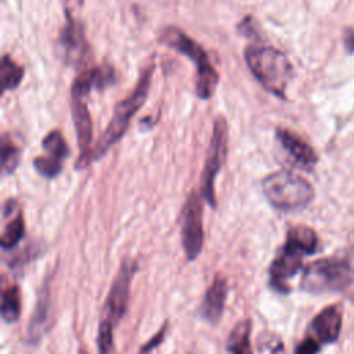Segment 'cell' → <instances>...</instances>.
Returning <instances> with one entry per match:
<instances>
[{
  "mask_svg": "<svg viewBox=\"0 0 354 354\" xmlns=\"http://www.w3.org/2000/svg\"><path fill=\"white\" fill-rule=\"evenodd\" d=\"M47 296L44 295L43 297L39 299L37 306H36V311L35 315L32 317L30 325H29V335L35 339L37 335H40V329H43V325L46 322L47 318Z\"/></svg>",
  "mask_w": 354,
  "mask_h": 354,
  "instance_id": "44dd1931",
  "label": "cell"
},
{
  "mask_svg": "<svg viewBox=\"0 0 354 354\" xmlns=\"http://www.w3.org/2000/svg\"><path fill=\"white\" fill-rule=\"evenodd\" d=\"M24 77V69L8 55H3L1 58V82L3 90H12L18 87Z\"/></svg>",
  "mask_w": 354,
  "mask_h": 354,
  "instance_id": "d6986e66",
  "label": "cell"
},
{
  "mask_svg": "<svg viewBox=\"0 0 354 354\" xmlns=\"http://www.w3.org/2000/svg\"><path fill=\"white\" fill-rule=\"evenodd\" d=\"M245 59L252 75L266 90L277 97H285L293 68L282 51L271 46L254 44L246 48Z\"/></svg>",
  "mask_w": 354,
  "mask_h": 354,
  "instance_id": "7a4b0ae2",
  "label": "cell"
},
{
  "mask_svg": "<svg viewBox=\"0 0 354 354\" xmlns=\"http://www.w3.org/2000/svg\"><path fill=\"white\" fill-rule=\"evenodd\" d=\"M252 322L250 319L239 321L230 332L225 350L227 354H253L250 344Z\"/></svg>",
  "mask_w": 354,
  "mask_h": 354,
  "instance_id": "e0dca14e",
  "label": "cell"
},
{
  "mask_svg": "<svg viewBox=\"0 0 354 354\" xmlns=\"http://www.w3.org/2000/svg\"><path fill=\"white\" fill-rule=\"evenodd\" d=\"M72 100V118L76 129L77 144H79V158L76 162V169H84L93 162V123L90 112L87 108V95L77 93L71 94Z\"/></svg>",
  "mask_w": 354,
  "mask_h": 354,
  "instance_id": "9c48e42d",
  "label": "cell"
},
{
  "mask_svg": "<svg viewBox=\"0 0 354 354\" xmlns=\"http://www.w3.org/2000/svg\"><path fill=\"white\" fill-rule=\"evenodd\" d=\"M344 47L347 51H354V29H347L344 33Z\"/></svg>",
  "mask_w": 354,
  "mask_h": 354,
  "instance_id": "cb8c5ba5",
  "label": "cell"
},
{
  "mask_svg": "<svg viewBox=\"0 0 354 354\" xmlns=\"http://www.w3.org/2000/svg\"><path fill=\"white\" fill-rule=\"evenodd\" d=\"M3 217L4 227L1 232V246L3 249H11L22 239L25 232L24 217L18 207V203L14 199L6 202L3 209Z\"/></svg>",
  "mask_w": 354,
  "mask_h": 354,
  "instance_id": "2e32d148",
  "label": "cell"
},
{
  "mask_svg": "<svg viewBox=\"0 0 354 354\" xmlns=\"http://www.w3.org/2000/svg\"><path fill=\"white\" fill-rule=\"evenodd\" d=\"M261 187L271 206L282 212L304 209L314 199L311 184L301 176L286 170L268 174Z\"/></svg>",
  "mask_w": 354,
  "mask_h": 354,
  "instance_id": "5b68a950",
  "label": "cell"
},
{
  "mask_svg": "<svg viewBox=\"0 0 354 354\" xmlns=\"http://www.w3.org/2000/svg\"><path fill=\"white\" fill-rule=\"evenodd\" d=\"M354 281V253L346 250L310 263L300 286L310 293L340 292Z\"/></svg>",
  "mask_w": 354,
  "mask_h": 354,
  "instance_id": "6da1fadb",
  "label": "cell"
},
{
  "mask_svg": "<svg viewBox=\"0 0 354 354\" xmlns=\"http://www.w3.org/2000/svg\"><path fill=\"white\" fill-rule=\"evenodd\" d=\"M65 1V12L73 14V11L83 4L84 0H64Z\"/></svg>",
  "mask_w": 354,
  "mask_h": 354,
  "instance_id": "d4e9b609",
  "label": "cell"
},
{
  "mask_svg": "<svg viewBox=\"0 0 354 354\" xmlns=\"http://www.w3.org/2000/svg\"><path fill=\"white\" fill-rule=\"evenodd\" d=\"M279 144L282 148L289 153V156L303 169H313L317 162L318 156L313 147L307 144L303 138L296 136L295 133L285 130V129H278L275 133Z\"/></svg>",
  "mask_w": 354,
  "mask_h": 354,
  "instance_id": "5bb4252c",
  "label": "cell"
},
{
  "mask_svg": "<svg viewBox=\"0 0 354 354\" xmlns=\"http://www.w3.org/2000/svg\"><path fill=\"white\" fill-rule=\"evenodd\" d=\"M21 314V293L17 285L4 289L1 296V317L6 322H15Z\"/></svg>",
  "mask_w": 354,
  "mask_h": 354,
  "instance_id": "ac0fdd59",
  "label": "cell"
},
{
  "mask_svg": "<svg viewBox=\"0 0 354 354\" xmlns=\"http://www.w3.org/2000/svg\"><path fill=\"white\" fill-rule=\"evenodd\" d=\"M166 330H167V324H165L156 335H153L147 343H144V346L140 348L138 354H151L158 346H160V343L163 342L165 339V335H166Z\"/></svg>",
  "mask_w": 354,
  "mask_h": 354,
  "instance_id": "7402d4cb",
  "label": "cell"
},
{
  "mask_svg": "<svg viewBox=\"0 0 354 354\" xmlns=\"http://www.w3.org/2000/svg\"><path fill=\"white\" fill-rule=\"evenodd\" d=\"M1 170L4 174H11L19 163V148L7 136L1 140Z\"/></svg>",
  "mask_w": 354,
  "mask_h": 354,
  "instance_id": "ffe728a7",
  "label": "cell"
},
{
  "mask_svg": "<svg viewBox=\"0 0 354 354\" xmlns=\"http://www.w3.org/2000/svg\"><path fill=\"white\" fill-rule=\"evenodd\" d=\"M181 243L188 260H195L203 248L202 203L198 194L191 192L181 212Z\"/></svg>",
  "mask_w": 354,
  "mask_h": 354,
  "instance_id": "52a82bcc",
  "label": "cell"
},
{
  "mask_svg": "<svg viewBox=\"0 0 354 354\" xmlns=\"http://www.w3.org/2000/svg\"><path fill=\"white\" fill-rule=\"evenodd\" d=\"M227 142H228V126L225 119L223 116H218L213 123V133H212L210 147L207 151L206 163L203 167L202 187H201L202 196L212 207H216L214 181L227 156Z\"/></svg>",
  "mask_w": 354,
  "mask_h": 354,
  "instance_id": "8992f818",
  "label": "cell"
},
{
  "mask_svg": "<svg viewBox=\"0 0 354 354\" xmlns=\"http://www.w3.org/2000/svg\"><path fill=\"white\" fill-rule=\"evenodd\" d=\"M43 153L37 156L33 162L37 173L46 178L57 177L64 166L69 151L64 140V136L58 130L50 131L41 141Z\"/></svg>",
  "mask_w": 354,
  "mask_h": 354,
  "instance_id": "8fae6325",
  "label": "cell"
},
{
  "mask_svg": "<svg viewBox=\"0 0 354 354\" xmlns=\"http://www.w3.org/2000/svg\"><path fill=\"white\" fill-rule=\"evenodd\" d=\"M152 73L153 65H149L147 69L142 71L134 90L115 106L111 122L101 134L98 142L94 145L93 160H97L101 156H104L108 152V149L123 137L130 124L131 118L138 112V109L147 100Z\"/></svg>",
  "mask_w": 354,
  "mask_h": 354,
  "instance_id": "3957f363",
  "label": "cell"
},
{
  "mask_svg": "<svg viewBox=\"0 0 354 354\" xmlns=\"http://www.w3.org/2000/svg\"><path fill=\"white\" fill-rule=\"evenodd\" d=\"M136 268H137L136 261H131V260H124L120 264V268L111 285L106 301L104 304L101 319L109 321L116 326V324L123 318L127 310L130 286H131V279L134 277Z\"/></svg>",
  "mask_w": 354,
  "mask_h": 354,
  "instance_id": "ba28073f",
  "label": "cell"
},
{
  "mask_svg": "<svg viewBox=\"0 0 354 354\" xmlns=\"http://www.w3.org/2000/svg\"><path fill=\"white\" fill-rule=\"evenodd\" d=\"M227 281L217 275L212 285L207 288L203 300L199 307V314L201 317L207 321L209 324H217L223 315V310L225 306V299H227Z\"/></svg>",
  "mask_w": 354,
  "mask_h": 354,
  "instance_id": "9a60e30c",
  "label": "cell"
},
{
  "mask_svg": "<svg viewBox=\"0 0 354 354\" xmlns=\"http://www.w3.org/2000/svg\"><path fill=\"white\" fill-rule=\"evenodd\" d=\"M58 47L64 61L69 65H82L88 53V46L82 25L66 12V24L59 35Z\"/></svg>",
  "mask_w": 354,
  "mask_h": 354,
  "instance_id": "7c38bea8",
  "label": "cell"
},
{
  "mask_svg": "<svg viewBox=\"0 0 354 354\" xmlns=\"http://www.w3.org/2000/svg\"><path fill=\"white\" fill-rule=\"evenodd\" d=\"M160 41L189 58L196 69L195 91L201 100H209L218 84L220 76L210 62L207 53L194 39L178 28H167L160 35Z\"/></svg>",
  "mask_w": 354,
  "mask_h": 354,
  "instance_id": "277c9868",
  "label": "cell"
},
{
  "mask_svg": "<svg viewBox=\"0 0 354 354\" xmlns=\"http://www.w3.org/2000/svg\"><path fill=\"white\" fill-rule=\"evenodd\" d=\"M319 348H321V343L317 342L314 337L307 336L296 346L295 354H318Z\"/></svg>",
  "mask_w": 354,
  "mask_h": 354,
  "instance_id": "603a6c76",
  "label": "cell"
},
{
  "mask_svg": "<svg viewBox=\"0 0 354 354\" xmlns=\"http://www.w3.org/2000/svg\"><path fill=\"white\" fill-rule=\"evenodd\" d=\"M306 254L293 246L292 243L285 241L283 248L281 249L279 254L274 259L268 270V283L270 286L279 292L288 293L289 283L288 281L292 279L303 266V257Z\"/></svg>",
  "mask_w": 354,
  "mask_h": 354,
  "instance_id": "30bf717a",
  "label": "cell"
},
{
  "mask_svg": "<svg viewBox=\"0 0 354 354\" xmlns=\"http://www.w3.org/2000/svg\"><path fill=\"white\" fill-rule=\"evenodd\" d=\"M342 329V313L336 306L325 307L311 321L310 332L319 343H333L337 340Z\"/></svg>",
  "mask_w": 354,
  "mask_h": 354,
  "instance_id": "4fadbf2b",
  "label": "cell"
}]
</instances>
